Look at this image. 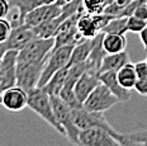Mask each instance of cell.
<instances>
[{
	"mask_svg": "<svg viewBox=\"0 0 147 146\" xmlns=\"http://www.w3.org/2000/svg\"><path fill=\"white\" fill-rule=\"evenodd\" d=\"M45 62H29L19 61L17 59V85L23 88L26 92L38 87V81L41 78Z\"/></svg>",
	"mask_w": 147,
	"mask_h": 146,
	"instance_id": "obj_5",
	"label": "cell"
},
{
	"mask_svg": "<svg viewBox=\"0 0 147 146\" xmlns=\"http://www.w3.org/2000/svg\"><path fill=\"white\" fill-rule=\"evenodd\" d=\"M79 146H123L112 132L103 128H86L79 133Z\"/></svg>",
	"mask_w": 147,
	"mask_h": 146,
	"instance_id": "obj_8",
	"label": "cell"
},
{
	"mask_svg": "<svg viewBox=\"0 0 147 146\" xmlns=\"http://www.w3.org/2000/svg\"><path fill=\"white\" fill-rule=\"evenodd\" d=\"M0 83H1V81H0Z\"/></svg>",
	"mask_w": 147,
	"mask_h": 146,
	"instance_id": "obj_37",
	"label": "cell"
},
{
	"mask_svg": "<svg viewBox=\"0 0 147 146\" xmlns=\"http://www.w3.org/2000/svg\"><path fill=\"white\" fill-rule=\"evenodd\" d=\"M114 136L115 139L118 140L123 146H147V141H137V140H132L129 137L124 135V133H121V132H114Z\"/></svg>",
	"mask_w": 147,
	"mask_h": 146,
	"instance_id": "obj_25",
	"label": "cell"
},
{
	"mask_svg": "<svg viewBox=\"0 0 147 146\" xmlns=\"http://www.w3.org/2000/svg\"><path fill=\"white\" fill-rule=\"evenodd\" d=\"M11 29H13L11 23L5 18H0V43H4L9 38Z\"/></svg>",
	"mask_w": 147,
	"mask_h": 146,
	"instance_id": "obj_26",
	"label": "cell"
},
{
	"mask_svg": "<svg viewBox=\"0 0 147 146\" xmlns=\"http://www.w3.org/2000/svg\"><path fill=\"white\" fill-rule=\"evenodd\" d=\"M103 33H113V34H124L128 32L127 17H113L103 28Z\"/></svg>",
	"mask_w": 147,
	"mask_h": 146,
	"instance_id": "obj_22",
	"label": "cell"
},
{
	"mask_svg": "<svg viewBox=\"0 0 147 146\" xmlns=\"http://www.w3.org/2000/svg\"><path fill=\"white\" fill-rule=\"evenodd\" d=\"M63 22V19L60 17L52 18L48 19L46 22L38 24V26L33 27V32L37 38H53L56 36V32L59 29V27L61 26V23Z\"/></svg>",
	"mask_w": 147,
	"mask_h": 146,
	"instance_id": "obj_17",
	"label": "cell"
},
{
	"mask_svg": "<svg viewBox=\"0 0 147 146\" xmlns=\"http://www.w3.org/2000/svg\"><path fill=\"white\" fill-rule=\"evenodd\" d=\"M129 61V56L125 51L117 53H107L104 56L102 66H100V72L104 71H118L119 69H122L124 65H127Z\"/></svg>",
	"mask_w": 147,
	"mask_h": 146,
	"instance_id": "obj_16",
	"label": "cell"
},
{
	"mask_svg": "<svg viewBox=\"0 0 147 146\" xmlns=\"http://www.w3.org/2000/svg\"><path fill=\"white\" fill-rule=\"evenodd\" d=\"M113 0H84V8L86 13L90 14H99L103 13L104 9Z\"/></svg>",
	"mask_w": 147,
	"mask_h": 146,
	"instance_id": "obj_23",
	"label": "cell"
},
{
	"mask_svg": "<svg viewBox=\"0 0 147 146\" xmlns=\"http://www.w3.org/2000/svg\"><path fill=\"white\" fill-rule=\"evenodd\" d=\"M28 104V92L23 88L11 87L1 93V105L10 112H20Z\"/></svg>",
	"mask_w": 147,
	"mask_h": 146,
	"instance_id": "obj_10",
	"label": "cell"
},
{
	"mask_svg": "<svg viewBox=\"0 0 147 146\" xmlns=\"http://www.w3.org/2000/svg\"><path fill=\"white\" fill-rule=\"evenodd\" d=\"M134 70L138 78H147V62L145 61H138L134 64Z\"/></svg>",
	"mask_w": 147,
	"mask_h": 146,
	"instance_id": "obj_29",
	"label": "cell"
},
{
	"mask_svg": "<svg viewBox=\"0 0 147 146\" xmlns=\"http://www.w3.org/2000/svg\"><path fill=\"white\" fill-rule=\"evenodd\" d=\"M134 90L143 97H147V78H138L134 85Z\"/></svg>",
	"mask_w": 147,
	"mask_h": 146,
	"instance_id": "obj_28",
	"label": "cell"
},
{
	"mask_svg": "<svg viewBox=\"0 0 147 146\" xmlns=\"http://www.w3.org/2000/svg\"><path fill=\"white\" fill-rule=\"evenodd\" d=\"M146 62H147V57H146Z\"/></svg>",
	"mask_w": 147,
	"mask_h": 146,
	"instance_id": "obj_36",
	"label": "cell"
},
{
	"mask_svg": "<svg viewBox=\"0 0 147 146\" xmlns=\"http://www.w3.org/2000/svg\"><path fill=\"white\" fill-rule=\"evenodd\" d=\"M51 100H52V107H53L55 116H56L59 123L65 130L67 140L71 144L79 146V133H80V130L76 127L75 122H74L72 109L59 95H51Z\"/></svg>",
	"mask_w": 147,
	"mask_h": 146,
	"instance_id": "obj_3",
	"label": "cell"
},
{
	"mask_svg": "<svg viewBox=\"0 0 147 146\" xmlns=\"http://www.w3.org/2000/svg\"><path fill=\"white\" fill-rule=\"evenodd\" d=\"M33 38H36L33 29L30 27L26 26V24H20V26L13 27L9 38L4 43H0V45H1V48L4 50V52L8 50L20 51Z\"/></svg>",
	"mask_w": 147,
	"mask_h": 146,
	"instance_id": "obj_11",
	"label": "cell"
},
{
	"mask_svg": "<svg viewBox=\"0 0 147 146\" xmlns=\"http://www.w3.org/2000/svg\"><path fill=\"white\" fill-rule=\"evenodd\" d=\"M72 117L74 122L79 130H86V128H103L114 135L117 132L112 127V124L107 121L104 117L103 112H94V111H88L84 107L72 109Z\"/></svg>",
	"mask_w": 147,
	"mask_h": 146,
	"instance_id": "obj_6",
	"label": "cell"
},
{
	"mask_svg": "<svg viewBox=\"0 0 147 146\" xmlns=\"http://www.w3.org/2000/svg\"><path fill=\"white\" fill-rule=\"evenodd\" d=\"M124 135L132 140H137V141H147V130L136 131V132H128V133H124Z\"/></svg>",
	"mask_w": 147,
	"mask_h": 146,
	"instance_id": "obj_30",
	"label": "cell"
},
{
	"mask_svg": "<svg viewBox=\"0 0 147 146\" xmlns=\"http://www.w3.org/2000/svg\"><path fill=\"white\" fill-rule=\"evenodd\" d=\"M55 45V38H33L18 51L19 61L29 62H43L47 60L48 55L52 51Z\"/></svg>",
	"mask_w": 147,
	"mask_h": 146,
	"instance_id": "obj_4",
	"label": "cell"
},
{
	"mask_svg": "<svg viewBox=\"0 0 147 146\" xmlns=\"http://www.w3.org/2000/svg\"><path fill=\"white\" fill-rule=\"evenodd\" d=\"M117 76H118V81L121 83V85L125 89L131 90L134 85H136V81L138 76L136 74V70H134V64L128 62L127 65H124L122 69H119L117 71Z\"/></svg>",
	"mask_w": 147,
	"mask_h": 146,
	"instance_id": "obj_20",
	"label": "cell"
},
{
	"mask_svg": "<svg viewBox=\"0 0 147 146\" xmlns=\"http://www.w3.org/2000/svg\"><path fill=\"white\" fill-rule=\"evenodd\" d=\"M138 34H140V39H141V42H142L143 47H145V50L147 51V27L145 29H142Z\"/></svg>",
	"mask_w": 147,
	"mask_h": 146,
	"instance_id": "obj_33",
	"label": "cell"
},
{
	"mask_svg": "<svg viewBox=\"0 0 147 146\" xmlns=\"http://www.w3.org/2000/svg\"><path fill=\"white\" fill-rule=\"evenodd\" d=\"M69 1H71V0H57L56 1V4H59L60 7H62V5H65V4H67Z\"/></svg>",
	"mask_w": 147,
	"mask_h": 146,
	"instance_id": "obj_34",
	"label": "cell"
},
{
	"mask_svg": "<svg viewBox=\"0 0 147 146\" xmlns=\"http://www.w3.org/2000/svg\"><path fill=\"white\" fill-rule=\"evenodd\" d=\"M133 16L137 17V18H141V19L147 20V0L145 3H142V4L138 5V8L134 10Z\"/></svg>",
	"mask_w": 147,
	"mask_h": 146,
	"instance_id": "obj_31",
	"label": "cell"
},
{
	"mask_svg": "<svg viewBox=\"0 0 147 146\" xmlns=\"http://www.w3.org/2000/svg\"><path fill=\"white\" fill-rule=\"evenodd\" d=\"M91 46H93L91 38H84L82 41L79 42V43H76L72 48L69 66L88 61L89 55H90V52H91Z\"/></svg>",
	"mask_w": 147,
	"mask_h": 146,
	"instance_id": "obj_19",
	"label": "cell"
},
{
	"mask_svg": "<svg viewBox=\"0 0 147 146\" xmlns=\"http://www.w3.org/2000/svg\"><path fill=\"white\" fill-rule=\"evenodd\" d=\"M100 83L102 81L99 79V74L86 69V71L79 78V80L75 84V88H74L78 99L81 103H84V100L89 97V94L93 92Z\"/></svg>",
	"mask_w": 147,
	"mask_h": 146,
	"instance_id": "obj_13",
	"label": "cell"
},
{
	"mask_svg": "<svg viewBox=\"0 0 147 146\" xmlns=\"http://www.w3.org/2000/svg\"><path fill=\"white\" fill-rule=\"evenodd\" d=\"M57 0H9V4L11 8L18 9V19L19 23L23 24L24 17L32 11L33 9L47 4H56Z\"/></svg>",
	"mask_w": 147,
	"mask_h": 146,
	"instance_id": "obj_15",
	"label": "cell"
},
{
	"mask_svg": "<svg viewBox=\"0 0 147 146\" xmlns=\"http://www.w3.org/2000/svg\"><path fill=\"white\" fill-rule=\"evenodd\" d=\"M0 104H1V93H0Z\"/></svg>",
	"mask_w": 147,
	"mask_h": 146,
	"instance_id": "obj_35",
	"label": "cell"
},
{
	"mask_svg": "<svg viewBox=\"0 0 147 146\" xmlns=\"http://www.w3.org/2000/svg\"><path fill=\"white\" fill-rule=\"evenodd\" d=\"M67 72H69V66L59 70V71L50 79V81L43 87V89L50 94V95H59L61 89H62L63 85H65Z\"/></svg>",
	"mask_w": 147,
	"mask_h": 146,
	"instance_id": "obj_21",
	"label": "cell"
},
{
	"mask_svg": "<svg viewBox=\"0 0 147 146\" xmlns=\"http://www.w3.org/2000/svg\"><path fill=\"white\" fill-rule=\"evenodd\" d=\"M100 81L119 99V102H127L131 98V92L125 89L118 81L117 71H104L99 75Z\"/></svg>",
	"mask_w": 147,
	"mask_h": 146,
	"instance_id": "obj_14",
	"label": "cell"
},
{
	"mask_svg": "<svg viewBox=\"0 0 147 146\" xmlns=\"http://www.w3.org/2000/svg\"><path fill=\"white\" fill-rule=\"evenodd\" d=\"M72 48L74 46H60L56 48H52V51L50 52L47 60L45 62V66H43V70H42V74H41V78H39L38 87L37 88H43L59 70L69 66Z\"/></svg>",
	"mask_w": 147,
	"mask_h": 146,
	"instance_id": "obj_2",
	"label": "cell"
},
{
	"mask_svg": "<svg viewBox=\"0 0 147 146\" xmlns=\"http://www.w3.org/2000/svg\"><path fill=\"white\" fill-rule=\"evenodd\" d=\"M17 59L18 51L15 50H8L3 55L0 68V93L17 85Z\"/></svg>",
	"mask_w": 147,
	"mask_h": 146,
	"instance_id": "obj_9",
	"label": "cell"
},
{
	"mask_svg": "<svg viewBox=\"0 0 147 146\" xmlns=\"http://www.w3.org/2000/svg\"><path fill=\"white\" fill-rule=\"evenodd\" d=\"M146 0H132V1L129 3V4L127 5L124 9H123V11L121 13V16L119 17H131V16H133V13H134V10H136L137 8H138V5L140 4H142V3H145Z\"/></svg>",
	"mask_w": 147,
	"mask_h": 146,
	"instance_id": "obj_27",
	"label": "cell"
},
{
	"mask_svg": "<svg viewBox=\"0 0 147 146\" xmlns=\"http://www.w3.org/2000/svg\"><path fill=\"white\" fill-rule=\"evenodd\" d=\"M117 103H119V99L103 83H100L84 100L82 107L88 111L103 112L104 113L105 111L114 107Z\"/></svg>",
	"mask_w": 147,
	"mask_h": 146,
	"instance_id": "obj_7",
	"label": "cell"
},
{
	"mask_svg": "<svg viewBox=\"0 0 147 146\" xmlns=\"http://www.w3.org/2000/svg\"><path fill=\"white\" fill-rule=\"evenodd\" d=\"M147 27V20L137 18L134 16H131L127 18V28L128 32L132 33H140L142 29H145Z\"/></svg>",
	"mask_w": 147,
	"mask_h": 146,
	"instance_id": "obj_24",
	"label": "cell"
},
{
	"mask_svg": "<svg viewBox=\"0 0 147 146\" xmlns=\"http://www.w3.org/2000/svg\"><path fill=\"white\" fill-rule=\"evenodd\" d=\"M27 107L32 109L37 116L43 118L46 122L53 127L59 133L66 137L65 130L59 123L56 116H55L51 95L46 92L43 88H34L30 92H28V104H27Z\"/></svg>",
	"mask_w": 147,
	"mask_h": 146,
	"instance_id": "obj_1",
	"label": "cell"
},
{
	"mask_svg": "<svg viewBox=\"0 0 147 146\" xmlns=\"http://www.w3.org/2000/svg\"><path fill=\"white\" fill-rule=\"evenodd\" d=\"M10 9L11 7L9 4V0H0V18H7Z\"/></svg>",
	"mask_w": 147,
	"mask_h": 146,
	"instance_id": "obj_32",
	"label": "cell"
},
{
	"mask_svg": "<svg viewBox=\"0 0 147 146\" xmlns=\"http://www.w3.org/2000/svg\"><path fill=\"white\" fill-rule=\"evenodd\" d=\"M103 47L107 53L122 52V51H125V47H127V38L124 34L104 33Z\"/></svg>",
	"mask_w": 147,
	"mask_h": 146,
	"instance_id": "obj_18",
	"label": "cell"
},
{
	"mask_svg": "<svg viewBox=\"0 0 147 146\" xmlns=\"http://www.w3.org/2000/svg\"><path fill=\"white\" fill-rule=\"evenodd\" d=\"M61 7L59 4H47V5H41V7L33 9L32 11H29L26 17H24L23 24L26 26L33 27L38 26V24L46 22L48 19H52V18H56L61 16Z\"/></svg>",
	"mask_w": 147,
	"mask_h": 146,
	"instance_id": "obj_12",
	"label": "cell"
}]
</instances>
